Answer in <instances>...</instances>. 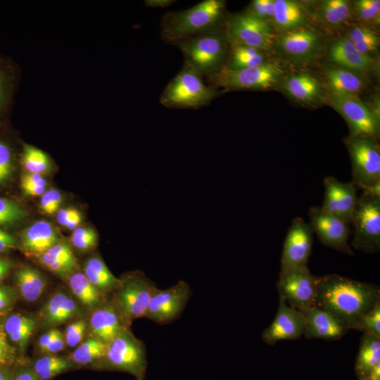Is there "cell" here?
<instances>
[{
  "label": "cell",
  "mask_w": 380,
  "mask_h": 380,
  "mask_svg": "<svg viewBox=\"0 0 380 380\" xmlns=\"http://www.w3.org/2000/svg\"><path fill=\"white\" fill-rule=\"evenodd\" d=\"M329 60L342 67L358 73L373 70L374 61L362 54L345 36L335 40L329 47Z\"/></svg>",
  "instance_id": "cell-22"
},
{
  "label": "cell",
  "mask_w": 380,
  "mask_h": 380,
  "mask_svg": "<svg viewBox=\"0 0 380 380\" xmlns=\"http://www.w3.org/2000/svg\"><path fill=\"white\" fill-rule=\"evenodd\" d=\"M146 367V346L127 329L107 343L104 357L94 368L125 372L136 380H145Z\"/></svg>",
  "instance_id": "cell-6"
},
{
  "label": "cell",
  "mask_w": 380,
  "mask_h": 380,
  "mask_svg": "<svg viewBox=\"0 0 380 380\" xmlns=\"http://www.w3.org/2000/svg\"><path fill=\"white\" fill-rule=\"evenodd\" d=\"M21 150L20 162L27 172L42 175L51 170V160L44 151L25 143Z\"/></svg>",
  "instance_id": "cell-39"
},
{
  "label": "cell",
  "mask_w": 380,
  "mask_h": 380,
  "mask_svg": "<svg viewBox=\"0 0 380 380\" xmlns=\"http://www.w3.org/2000/svg\"><path fill=\"white\" fill-rule=\"evenodd\" d=\"M380 362V338L369 333H363L355 365V372L358 380L369 377L374 367Z\"/></svg>",
  "instance_id": "cell-31"
},
{
  "label": "cell",
  "mask_w": 380,
  "mask_h": 380,
  "mask_svg": "<svg viewBox=\"0 0 380 380\" xmlns=\"http://www.w3.org/2000/svg\"><path fill=\"white\" fill-rule=\"evenodd\" d=\"M98 241L96 232L89 227H77L71 236L72 246L80 251H87L94 248Z\"/></svg>",
  "instance_id": "cell-44"
},
{
  "label": "cell",
  "mask_w": 380,
  "mask_h": 380,
  "mask_svg": "<svg viewBox=\"0 0 380 380\" xmlns=\"http://www.w3.org/2000/svg\"><path fill=\"white\" fill-rule=\"evenodd\" d=\"M87 331V322L80 318L72 321L65 328L63 334L66 346L76 348L84 339Z\"/></svg>",
  "instance_id": "cell-46"
},
{
  "label": "cell",
  "mask_w": 380,
  "mask_h": 380,
  "mask_svg": "<svg viewBox=\"0 0 380 380\" xmlns=\"http://www.w3.org/2000/svg\"><path fill=\"white\" fill-rule=\"evenodd\" d=\"M356 330L380 338V300L362 317Z\"/></svg>",
  "instance_id": "cell-42"
},
{
  "label": "cell",
  "mask_w": 380,
  "mask_h": 380,
  "mask_svg": "<svg viewBox=\"0 0 380 380\" xmlns=\"http://www.w3.org/2000/svg\"><path fill=\"white\" fill-rule=\"evenodd\" d=\"M324 76L331 94L356 96L365 87L360 73L342 67H326Z\"/></svg>",
  "instance_id": "cell-25"
},
{
  "label": "cell",
  "mask_w": 380,
  "mask_h": 380,
  "mask_svg": "<svg viewBox=\"0 0 380 380\" xmlns=\"http://www.w3.org/2000/svg\"><path fill=\"white\" fill-rule=\"evenodd\" d=\"M346 145L351 160V182L362 191L380 192V148L376 139L350 136Z\"/></svg>",
  "instance_id": "cell-8"
},
{
  "label": "cell",
  "mask_w": 380,
  "mask_h": 380,
  "mask_svg": "<svg viewBox=\"0 0 380 380\" xmlns=\"http://www.w3.org/2000/svg\"><path fill=\"white\" fill-rule=\"evenodd\" d=\"M308 216L313 233L322 243L340 253L353 255L348 244L351 233L349 224L325 212L321 207H311Z\"/></svg>",
  "instance_id": "cell-15"
},
{
  "label": "cell",
  "mask_w": 380,
  "mask_h": 380,
  "mask_svg": "<svg viewBox=\"0 0 380 380\" xmlns=\"http://www.w3.org/2000/svg\"><path fill=\"white\" fill-rule=\"evenodd\" d=\"M16 292L25 301L33 303L44 293L47 280L35 268L24 265L15 273Z\"/></svg>",
  "instance_id": "cell-27"
},
{
  "label": "cell",
  "mask_w": 380,
  "mask_h": 380,
  "mask_svg": "<svg viewBox=\"0 0 380 380\" xmlns=\"http://www.w3.org/2000/svg\"><path fill=\"white\" fill-rule=\"evenodd\" d=\"M313 234L310 223L303 218L297 217L293 220L284 240L279 272L308 266L312 247Z\"/></svg>",
  "instance_id": "cell-14"
},
{
  "label": "cell",
  "mask_w": 380,
  "mask_h": 380,
  "mask_svg": "<svg viewBox=\"0 0 380 380\" xmlns=\"http://www.w3.org/2000/svg\"><path fill=\"white\" fill-rule=\"evenodd\" d=\"M18 246V241L13 236L0 229V253L8 252Z\"/></svg>",
  "instance_id": "cell-53"
},
{
  "label": "cell",
  "mask_w": 380,
  "mask_h": 380,
  "mask_svg": "<svg viewBox=\"0 0 380 380\" xmlns=\"http://www.w3.org/2000/svg\"><path fill=\"white\" fill-rule=\"evenodd\" d=\"M283 87L289 96L303 103L316 101L322 97L323 93L319 81L306 73H298L288 77Z\"/></svg>",
  "instance_id": "cell-29"
},
{
  "label": "cell",
  "mask_w": 380,
  "mask_h": 380,
  "mask_svg": "<svg viewBox=\"0 0 380 380\" xmlns=\"http://www.w3.org/2000/svg\"><path fill=\"white\" fill-rule=\"evenodd\" d=\"M83 273L90 282L105 296H109L119 282L98 255L89 258L84 262Z\"/></svg>",
  "instance_id": "cell-32"
},
{
  "label": "cell",
  "mask_w": 380,
  "mask_h": 380,
  "mask_svg": "<svg viewBox=\"0 0 380 380\" xmlns=\"http://www.w3.org/2000/svg\"><path fill=\"white\" fill-rule=\"evenodd\" d=\"M20 77L17 64L0 54V122L8 120Z\"/></svg>",
  "instance_id": "cell-24"
},
{
  "label": "cell",
  "mask_w": 380,
  "mask_h": 380,
  "mask_svg": "<svg viewBox=\"0 0 380 380\" xmlns=\"http://www.w3.org/2000/svg\"><path fill=\"white\" fill-rule=\"evenodd\" d=\"M2 324L8 341L18 353L25 352L30 338L39 326L36 317L23 312L8 315Z\"/></svg>",
  "instance_id": "cell-23"
},
{
  "label": "cell",
  "mask_w": 380,
  "mask_h": 380,
  "mask_svg": "<svg viewBox=\"0 0 380 380\" xmlns=\"http://www.w3.org/2000/svg\"><path fill=\"white\" fill-rule=\"evenodd\" d=\"M305 318L298 310L289 306L279 296L277 314L271 324L262 332L263 341L274 345L279 341L296 340L303 335Z\"/></svg>",
  "instance_id": "cell-18"
},
{
  "label": "cell",
  "mask_w": 380,
  "mask_h": 380,
  "mask_svg": "<svg viewBox=\"0 0 380 380\" xmlns=\"http://www.w3.org/2000/svg\"><path fill=\"white\" fill-rule=\"evenodd\" d=\"M63 201L61 192L55 189L46 191L41 196L39 208L46 215H53L58 211Z\"/></svg>",
  "instance_id": "cell-49"
},
{
  "label": "cell",
  "mask_w": 380,
  "mask_h": 380,
  "mask_svg": "<svg viewBox=\"0 0 380 380\" xmlns=\"http://www.w3.org/2000/svg\"><path fill=\"white\" fill-rule=\"evenodd\" d=\"M18 354L17 350L8 341L2 322H0V367H13L20 360Z\"/></svg>",
  "instance_id": "cell-47"
},
{
  "label": "cell",
  "mask_w": 380,
  "mask_h": 380,
  "mask_svg": "<svg viewBox=\"0 0 380 380\" xmlns=\"http://www.w3.org/2000/svg\"><path fill=\"white\" fill-rule=\"evenodd\" d=\"M66 344L63 334L59 331L56 336L52 339L49 345L44 349L42 355L44 354H57L62 351Z\"/></svg>",
  "instance_id": "cell-54"
},
{
  "label": "cell",
  "mask_w": 380,
  "mask_h": 380,
  "mask_svg": "<svg viewBox=\"0 0 380 380\" xmlns=\"http://www.w3.org/2000/svg\"><path fill=\"white\" fill-rule=\"evenodd\" d=\"M26 217L25 210L13 201L0 197V227L16 224Z\"/></svg>",
  "instance_id": "cell-41"
},
{
  "label": "cell",
  "mask_w": 380,
  "mask_h": 380,
  "mask_svg": "<svg viewBox=\"0 0 380 380\" xmlns=\"http://www.w3.org/2000/svg\"><path fill=\"white\" fill-rule=\"evenodd\" d=\"M274 8V0H253L245 11L272 24Z\"/></svg>",
  "instance_id": "cell-48"
},
{
  "label": "cell",
  "mask_w": 380,
  "mask_h": 380,
  "mask_svg": "<svg viewBox=\"0 0 380 380\" xmlns=\"http://www.w3.org/2000/svg\"><path fill=\"white\" fill-rule=\"evenodd\" d=\"M267 62L266 51L246 45L233 44L229 45L224 67L229 70H241Z\"/></svg>",
  "instance_id": "cell-33"
},
{
  "label": "cell",
  "mask_w": 380,
  "mask_h": 380,
  "mask_svg": "<svg viewBox=\"0 0 380 380\" xmlns=\"http://www.w3.org/2000/svg\"><path fill=\"white\" fill-rule=\"evenodd\" d=\"M346 37L362 54L367 57L372 58L379 49V36L366 25L352 26Z\"/></svg>",
  "instance_id": "cell-37"
},
{
  "label": "cell",
  "mask_w": 380,
  "mask_h": 380,
  "mask_svg": "<svg viewBox=\"0 0 380 380\" xmlns=\"http://www.w3.org/2000/svg\"><path fill=\"white\" fill-rule=\"evenodd\" d=\"M39 262L49 271L60 276H68L75 272L77 264H72L58 260L46 252L36 255Z\"/></svg>",
  "instance_id": "cell-45"
},
{
  "label": "cell",
  "mask_w": 380,
  "mask_h": 380,
  "mask_svg": "<svg viewBox=\"0 0 380 380\" xmlns=\"http://www.w3.org/2000/svg\"><path fill=\"white\" fill-rule=\"evenodd\" d=\"M284 70L274 63L241 69L229 70L224 66L206 79L209 85L229 90H264L275 87L281 80Z\"/></svg>",
  "instance_id": "cell-9"
},
{
  "label": "cell",
  "mask_w": 380,
  "mask_h": 380,
  "mask_svg": "<svg viewBox=\"0 0 380 380\" xmlns=\"http://www.w3.org/2000/svg\"><path fill=\"white\" fill-rule=\"evenodd\" d=\"M353 11L366 25L379 26L380 23L379 0H357L353 2Z\"/></svg>",
  "instance_id": "cell-40"
},
{
  "label": "cell",
  "mask_w": 380,
  "mask_h": 380,
  "mask_svg": "<svg viewBox=\"0 0 380 380\" xmlns=\"http://www.w3.org/2000/svg\"><path fill=\"white\" fill-rule=\"evenodd\" d=\"M18 297L15 289L0 284V315L7 313L13 308Z\"/></svg>",
  "instance_id": "cell-51"
},
{
  "label": "cell",
  "mask_w": 380,
  "mask_h": 380,
  "mask_svg": "<svg viewBox=\"0 0 380 380\" xmlns=\"http://www.w3.org/2000/svg\"><path fill=\"white\" fill-rule=\"evenodd\" d=\"M280 51L296 61H304L315 57L321 47L317 32L307 26L282 32L275 40Z\"/></svg>",
  "instance_id": "cell-19"
},
{
  "label": "cell",
  "mask_w": 380,
  "mask_h": 380,
  "mask_svg": "<svg viewBox=\"0 0 380 380\" xmlns=\"http://www.w3.org/2000/svg\"><path fill=\"white\" fill-rule=\"evenodd\" d=\"M172 45L182 53L184 63L206 79L224 66L229 49L224 32L194 37Z\"/></svg>",
  "instance_id": "cell-4"
},
{
  "label": "cell",
  "mask_w": 380,
  "mask_h": 380,
  "mask_svg": "<svg viewBox=\"0 0 380 380\" xmlns=\"http://www.w3.org/2000/svg\"><path fill=\"white\" fill-rule=\"evenodd\" d=\"M300 312L305 318L303 336L306 338L334 341L349 331L332 315L315 305Z\"/></svg>",
  "instance_id": "cell-21"
},
{
  "label": "cell",
  "mask_w": 380,
  "mask_h": 380,
  "mask_svg": "<svg viewBox=\"0 0 380 380\" xmlns=\"http://www.w3.org/2000/svg\"><path fill=\"white\" fill-rule=\"evenodd\" d=\"M328 101L347 122L350 137L377 139L380 129L379 118L356 96L329 93Z\"/></svg>",
  "instance_id": "cell-12"
},
{
  "label": "cell",
  "mask_w": 380,
  "mask_h": 380,
  "mask_svg": "<svg viewBox=\"0 0 380 380\" xmlns=\"http://www.w3.org/2000/svg\"><path fill=\"white\" fill-rule=\"evenodd\" d=\"M28 365L40 380H52L73 367L67 357L56 354L42 355Z\"/></svg>",
  "instance_id": "cell-36"
},
{
  "label": "cell",
  "mask_w": 380,
  "mask_h": 380,
  "mask_svg": "<svg viewBox=\"0 0 380 380\" xmlns=\"http://www.w3.org/2000/svg\"><path fill=\"white\" fill-rule=\"evenodd\" d=\"M20 186L26 196H42L46 191V181L40 174L27 172L21 177Z\"/></svg>",
  "instance_id": "cell-43"
},
{
  "label": "cell",
  "mask_w": 380,
  "mask_h": 380,
  "mask_svg": "<svg viewBox=\"0 0 380 380\" xmlns=\"http://www.w3.org/2000/svg\"><path fill=\"white\" fill-rule=\"evenodd\" d=\"M224 92L206 85L203 77L184 63L182 68L168 83L160 96V103L166 108L198 109L209 105Z\"/></svg>",
  "instance_id": "cell-3"
},
{
  "label": "cell",
  "mask_w": 380,
  "mask_h": 380,
  "mask_svg": "<svg viewBox=\"0 0 380 380\" xmlns=\"http://www.w3.org/2000/svg\"><path fill=\"white\" fill-rule=\"evenodd\" d=\"M82 308L72 296L60 290L44 302L36 318L39 326L48 329L56 328L70 320L83 318Z\"/></svg>",
  "instance_id": "cell-17"
},
{
  "label": "cell",
  "mask_w": 380,
  "mask_h": 380,
  "mask_svg": "<svg viewBox=\"0 0 380 380\" xmlns=\"http://www.w3.org/2000/svg\"><path fill=\"white\" fill-rule=\"evenodd\" d=\"M13 367L1 366L0 367V380H12Z\"/></svg>",
  "instance_id": "cell-59"
},
{
  "label": "cell",
  "mask_w": 380,
  "mask_h": 380,
  "mask_svg": "<svg viewBox=\"0 0 380 380\" xmlns=\"http://www.w3.org/2000/svg\"><path fill=\"white\" fill-rule=\"evenodd\" d=\"M352 4L345 0L322 1L316 11L320 22L329 27H339L349 20L353 14Z\"/></svg>",
  "instance_id": "cell-35"
},
{
  "label": "cell",
  "mask_w": 380,
  "mask_h": 380,
  "mask_svg": "<svg viewBox=\"0 0 380 380\" xmlns=\"http://www.w3.org/2000/svg\"><path fill=\"white\" fill-rule=\"evenodd\" d=\"M129 328L110 302L108 296L99 306L91 310L87 322L89 336L106 344Z\"/></svg>",
  "instance_id": "cell-20"
},
{
  "label": "cell",
  "mask_w": 380,
  "mask_h": 380,
  "mask_svg": "<svg viewBox=\"0 0 380 380\" xmlns=\"http://www.w3.org/2000/svg\"><path fill=\"white\" fill-rule=\"evenodd\" d=\"M59 331L60 330L56 328H51L49 329L45 333L41 335L37 342V350L42 354L46 347L56 336Z\"/></svg>",
  "instance_id": "cell-55"
},
{
  "label": "cell",
  "mask_w": 380,
  "mask_h": 380,
  "mask_svg": "<svg viewBox=\"0 0 380 380\" xmlns=\"http://www.w3.org/2000/svg\"><path fill=\"white\" fill-rule=\"evenodd\" d=\"M307 13L300 4L291 0H274L272 26L284 32L305 26Z\"/></svg>",
  "instance_id": "cell-28"
},
{
  "label": "cell",
  "mask_w": 380,
  "mask_h": 380,
  "mask_svg": "<svg viewBox=\"0 0 380 380\" xmlns=\"http://www.w3.org/2000/svg\"><path fill=\"white\" fill-rule=\"evenodd\" d=\"M350 224L353 228L351 244L367 253L380 249V192L362 191L358 196Z\"/></svg>",
  "instance_id": "cell-7"
},
{
  "label": "cell",
  "mask_w": 380,
  "mask_h": 380,
  "mask_svg": "<svg viewBox=\"0 0 380 380\" xmlns=\"http://www.w3.org/2000/svg\"><path fill=\"white\" fill-rule=\"evenodd\" d=\"M12 266V262L9 259L0 257V281L8 274Z\"/></svg>",
  "instance_id": "cell-57"
},
{
  "label": "cell",
  "mask_w": 380,
  "mask_h": 380,
  "mask_svg": "<svg viewBox=\"0 0 380 380\" xmlns=\"http://www.w3.org/2000/svg\"><path fill=\"white\" fill-rule=\"evenodd\" d=\"M380 300L378 286L336 274L317 277L315 306L336 317L348 330Z\"/></svg>",
  "instance_id": "cell-1"
},
{
  "label": "cell",
  "mask_w": 380,
  "mask_h": 380,
  "mask_svg": "<svg viewBox=\"0 0 380 380\" xmlns=\"http://www.w3.org/2000/svg\"><path fill=\"white\" fill-rule=\"evenodd\" d=\"M362 380H380V379H375V378H367Z\"/></svg>",
  "instance_id": "cell-61"
},
{
  "label": "cell",
  "mask_w": 380,
  "mask_h": 380,
  "mask_svg": "<svg viewBox=\"0 0 380 380\" xmlns=\"http://www.w3.org/2000/svg\"><path fill=\"white\" fill-rule=\"evenodd\" d=\"M45 252L58 260L77 264L72 250L67 243L58 241Z\"/></svg>",
  "instance_id": "cell-50"
},
{
  "label": "cell",
  "mask_w": 380,
  "mask_h": 380,
  "mask_svg": "<svg viewBox=\"0 0 380 380\" xmlns=\"http://www.w3.org/2000/svg\"><path fill=\"white\" fill-rule=\"evenodd\" d=\"M154 282L140 271L123 274L108 298L125 322L131 326L133 320L145 317L147 308L157 289Z\"/></svg>",
  "instance_id": "cell-5"
},
{
  "label": "cell",
  "mask_w": 380,
  "mask_h": 380,
  "mask_svg": "<svg viewBox=\"0 0 380 380\" xmlns=\"http://www.w3.org/2000/svg\"><path fill=\"white\" fill-rule=\"evenodd\" d=\"M277 289L289 306L303 312L315 305L317 277L308 266L291 268L279 272Z\"/></svg>",
  "instance_id": "cell-11"
},
{
  "label": "cell",
  "mask_w": 380,
  "mask_h": 380,
  "mask_svg": "<svg viewBox=\"0 0 380 380\" xmlns=\"http://www.w3.org/2000/svg\"><path fill=\"white\" fill-rule=\"evenodd\" d=\"M191 294L190 286L184 281L165 290L157 289L151 298L145 317L163 325L175 321L184 309Z\"/></svg>",
  "instance_id": "cell-13"
},
{
  "label": "cell",
  "mask_w": 380,
  "mask_h": 380,
  "mask_svg": "<svg viewBox=\"0 0 380 380\" xmlns=\"http://www.w3.org/2000/svg\"><path fill=\"white\" fill-rule=\"evenodd\" d=\"M80 211L73 208L61 209L57 212L56 220L59 224L65 227Z\"/></svg>",
  "instance_id": "cell-56"
},
{
  "label": "cell",
  "mask_w": 380,
  "mask_h": 380,
  "mask_svg": "<svg viewBox=\"0 0 380 380\" xmlns=\"http://www.w3.org/2000/svg\"><path fill=\"white\" fill-rule=\"evenodd\" d=\"M323 183L324 196L321 208L350 225L357 202V188L352 182H342L331 176L324 177Z\"/></svg>",
  "instance_id": "cell-16"
},
{
  "label": "cell",
  "mask_w": 380,
  "mask_h": 380,
  "mask_svg": "<svg viewBox=\"0 0 380 380\" xmlns=\"http://www.w3.org/2000/svg\"><path fill=\"white\" fill-rule=\"evenodd\" d=\"M58 242V235L53 225L44 220L34 222L23 231L21 244L26 252L34 256L46 251Z\"/></svg>",
  "instance_id": "cell-26"
},
{
  "label": "cell",
  "mask_w": 380,
  "mask_h": 380,
  "mask_svg": "<svg viewBox=\"0 0 380 380\" xmlns=\"http://www.w3.org/2000/svg\"><path fill=\"white\" fill-rule=\"evenodd\" d=\"M12 380H40L28 363L18 361L13 367Z\"/></svg>",
  "instance_id": "cell-52"
},
{
  "label": "cell",
  "mask_w": 380,
  "mask_h": 380,
  "mask_svg": "<svg viewBox=\"0 0 380 380\" xmlns=\"http://www.w3.org/2000/svg\"><path fill=\"white\" fill-rule=\"evenodd\" d=\"M226 1L204 0L184 10L170 11L161 20V38L172 44L194 37L224 32Z\"/></svg>",
  "instance_id": "cell-2"
},
{
  "label": "cell",
  "mask_w": 380,
  "mask_h": 380,
  "mask_svg": "<svg viewBox=\"0 0 380 380\" xmlns=\"http://www.w3.org/2000/svg\"><path fill=\"white\" fill-rule=\"evenodd\" d=\"M107 344L89 336L83 340L68 356L74 367L92 366L94 367L104 357Z\"/></svg>",
  "instance_id": "cell-34"
},
{
  "label": "cell",
  "mask_w": 380,
  "mask_h": 380,
  "mask_svg": "<svg viewBox=\"0 0 380 380\" xmlns=\"http://www.w3.org/2000/svg\"><path fill=\"white\" fill-rule=\"evenodd\" d=\"M67 282L73 298L90 311L99 306L107 296L103 295L83 272H74L67 277Z\"/></svg>",
  "instance_id": "cell-30"
},
{
  "label": "cell",
  "mask_w": 380,
  "mask_h": 380,
  "mask_svg": "<svg viewBox=\"0 0 380 380\" xmlns=\"http://www.w3.org/2000/svg\"><path fill=\"white\" fill-rule=\"evenodd\" d=\"M82 221V215L81 213L79 212L77 215L74 216V217L68 222V224L65 226V227L68 229L70 230H74L76 228L78 227L79 224H80Z\"/></svg>",
  "instance_id": "cell-60"
},
{
  "label": "cell",
  "mask_w": 380,
  "mask_h": 380,
  "mask_svg": "<svg viewBox=\"0 0 380 380\" xmlns=\"http://www.w3.org/2000/svg\"><path fill=\"white\" fill-rule=\"evenodd\" d=\"M6 122H0V186L11 179L15 163V148L4 129Z\"/></svg>",
  "instance_id": "cell-38"
},
{
  "label": "cell",
  "mask_w": 380,
  "mask_h": 380,
  "mask_svg": "<svg viewBox=\"0 0 380 380\" xmlns=\"http://www.w3.org/2000/svg\"><path fill=\"white\" fill-rule=\"evenodd\" d=\"M224 34L229 45L241 44L269 51L275 44L272 25L246 11L228 16Z\"/></svg>",
  "instance_id": "cell-10"
},
{
  "label": "cell",
  "mask_w": 380,
  "mask_h": 380,
  "mask_svg": "<svg viewBox=\"0 0 380 380\" xmlns=\"http://www.w3.org/2000/svg\"><path fill=\"white\" fill-rule=\"evenodd\" d=\"M176 1L175 0H145L144 4L149 8H165Z\"/></svg>",
  "instance_id": "cell-58"
}]
</instances>
